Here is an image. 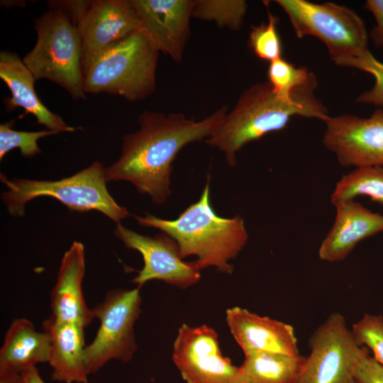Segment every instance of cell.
I'll return each mask as SVG.
<instances>
[{"instance_id": "30bf717a", "label": "cell", "mask_w": 383, "mask_h": 383, "mask_svg": "<svg viewBox=\"0 0 383 383\" xmlns=\"http://www.w3.org/2000/svg\"><path fill=\"white\" fill-rule=\"evenodd\" d=\"M172 357L186 383H243L239 367L223 355L217 332L206 324H182Z\"/></svg>"}, {"instance_id": "7402d4cb", "label": "cell", "mask_w": 383, "mask_h": 383, "mask_svg": "<svg viewBox=\"0 0 383 383\" xmlns=\"http://www.w3.org/2000/svg\"><path fill=\"white\" fill-rule=\"evenodd\" d=\"M358 196H367L383 206V166L356 167L344 174L335 185L331 202L335 205Z\"/></svg>"}, {"instance_id": "4dcf8cb0", "label": "cell", "mask_w": 383, "mask_h": 383, "mask_svg": "<svg viewBox=\"0 0 383 383\" xmlns=\"http://www.w3.org/2000/svg\"><path fill=\"white\" fill-rule=\"evenodd\" d=\"M365 7L376 20V26L370 33L371 38L377 46L383 48V0H368Z\"/></svg>"}, {"instance_id": "277c9868", "label": "cell", "mask_w": 383, "mask_h": 383, "mask_svg": "<svg viewBox=\"0 0 383 383\" xmlns=\"http://www.w3.org/2000/svg\"><path fill=\"white\" fill-rule=\"evenodd\" d=\"M104 169L101 162L96 161L70 177L55 181L9 179L1 173L0 180L7 187L1 195V199L9 214L16 217L25 214L26 205L30 201L49 196L57 199L70 211L95 210L118 224L130 213L109 194Z\"/></svg>"}, {"instance_id": "ba28073f", "label": "cell", "mask_w": 383, "mask_h": 383, "mask_svg": "<svg viewBox=\"0 0 383 383\" xmlns=\"http://www.w3.org/2000/svg\"><path fill=\"white\" fill-rule=\"evenodd\" d=\"M140 287L110 290L92 309L99 327L85 349L89 374L97 372L111 360L125 363L133 357L138 349L134 326L141 313Z\"/></svg>"}, {"instance_id": "4316f807", "label": "cell", "mask_w": 383, "mask_h": 383, "mask_svg": "<svg viewBox=\"0 0 383 383\" xmlns=\"http://www.w3.org/2000/svg\"><path fill=\"white\" fill-rule=\"evenodd\" d=\"M350 329L357 343L367 348L373 358L383 366L382 316L365 313Z\"/></svg>"}, {"instance_id": "ac0fdd59", "label": "cell", "mask_w": 383, "mask_h": 383, "mask_svg": "<svg viewBox=\"0 0 383 383\" xmlns=\"http://www.w3.org/2000/svg\"><path fill=\"white\" fill-rule=\"evenodd\" d=\"M0 78L11 94L10 98L4 100L6 111L21 107L25 111L21 117L30 113L35 117L38 124L48 130L61 133L75 131V128L68 126L60 116L40 101L34 89L37 80L17 53L4 50L0 52Z\"/></svg>"}, {"instance_id": "e0dca14e", "label": "cell", "mask_w": 383, "mask_h": 383, "mask_svg": "<svg viewBox=\"0 0 383 383\" xmlns=\"http://www.w3.org/2000/svg\"><path fill=\"white\" fill-rule=\"evenodd\" d=\"M334 206V223L318 252L319 258L328 262L343 260L360 241L383 231V215L354 199Z\"/></svg>"}, {"instance_id": "9c48e42d", "label": "cell", "mask_w": 383, "mask_h": 383, "mask_svg": "<svg viewBox=\"0 0 383 383\" xmlns=\"http://www.w3.org/2000/svg\"><path fill=\"white\" fill-rule=\"evenodd\" d=\"M299 383H355L354 371L368 350L355 340L345 317L331 313L312 334Z\"/></svg>"}, {"instance_id": "cb8c5ba5", "label": "cell", "mask_w": 383, "mask_h": 383, "mask_svg": "<svg viewBox=\"0 0 383 383\" xmlns=\"http://www.w3.org/2000/svg\"><path fill=\"white\" fill-rule=\"evenodd\" d=\"M267 74L273 91L287 101L292 100L297 89L314 75L306 67H296L282 57L270 62Z\"/></svg>"}, {"instance_id": "484cf974", "label": "cell", "mask_w": 383, "mask_h": 383, "mask_svg": "<svg viewBox=\"0 0 383 383\" xmlns=\"http://www.w3.org/2000/svg\"><path fill=\"white\" fill-rule=\"evenodd\" d=\"M265 3L267 4L268 21L251 26L248 44L256 56L270 62L282 57V46L277 29L279 19L270 12L267 1Z\"/></svg>"}, {"instance_id": "9a60e30c", "label": "cell", "mask_w": 383, "mask_h": 383, "mask_svg": "<svg viewBox=\"0 0 383 383\" xmlns=\"http://www.w3.org/2000/svg\"><path fill=\"white\" fill-rule=\"evenodd\" d=\"M226 321L245 355L261 353L300 354L295 331L290 324L239 306L226 310Z\"/></svg>"}, {"instance_id": "44dd1931", "label": "cell", "mask_w": 383, "mask_h": 383, "mask_svg": "<svg viewBox=\"0 0 383 383\" xmlns=\"http://www.w3.org/2000/svg\"><path fill=\"white\" fill-rule=\"evenodd\" d=\"M306 357L261 353L245 355L238 367L243 383H299Z\"/></svg>"}, {"instance_id": "5bb4252c", "label": "cell", "mask_w": 383, "mask_h": 383, "mask_svg": "<svg viewBox=\"0 0 383 383\" xmlns=\"http://www.w3.org/2000/svg\"><path fill=\"white\" fill-rule=\"evenodd\" d=\"M157 50L179 63L190 38L192 0H130Z\"/></svg>"}, {"instance_id": "6da1fadb", "label": "cell", "mask_w": 383, "mask_h": 383, "mask_svg": "<svg viewBox=\"0 0 383 383\" xmlns=\"http://www.w3.org/2000/svg\"><path fill=\"white\" fill-rule=\"evenodd\" d=\"M228 113L223 106L200 121L180 113L144 111L138 118L139 128L123 136L118 159L104 169L106 182L127 181L138 193L157 204L171 195L172 162L190 143L211 137Z\"/></svg>"}, {"instance_id": "f1b7e54d", "label": "cell", "mask_w": 383, "mask_h": 383, "mask_svg": "<svg viewBox=\"0 0 383 383\" xmlns=\"http://www.w3.org/2000/svg\"><path fill=\"white\" fill-rule=\"evenodd\" d=\"M355 383H383V366L370 355L369 350L357 362L354 371Z\"/></svg>"}, {"instance_id": "8992f818", "label": "cell", "mask_w": 383, "mask_h": 383, "mask_svg": "<svg viewBox=\"0 0 383 383\" xmlns=\"http://www.w3.org/2000/svg\"><path fill=\"white\" fill-rule=\"evenodd\" d=\"M33 48L23 58L36 80L46 79L74 99H85L82 43L77 28L62 11L50 9L35 21Z\"/></svg>"}, {"instance_id": "f546056e", "label": "cell", "mask_w": 383, "mask_h": 383, "mask_svg": "<svg viewBox=\"0 0 383 383\" xmlns=\"http://www.w3.org/2000/svg\"><path fill=\"white\" fill-rule=\"evenodd\" d=\"M49 9H57L67 16L77 27L78 23L89 10L91 1L89 0H55L47 2Z\"/></svg>"}, {"instance_id": "4fadbf2b", "label": "cell", "mask_w": 383, "mask_h": 383, "mask_svg": "<svg viewBox=\"0 0 383 383\" xmlns=\"http://www.w3.org/2000/svg\"><path fill=\"white\" fill-rule=\"evenodd\" d=\"M114 234L128 249L137 250L143 256V267L132 280L138 286L157 279L185 289L200 280V270L193 262L183 260L177 243L167 234L143 235L121 223L116 225Z\"/></svg>"}, {"instance_id": "3957f363", "label": "cell", "mask_w": 383, "mask_h": 383, "mask_svg": "<svg viewBox=\"0 0 383 383\" xmlns=\"http://www.w3.org/2000/svg\"><path fill=\"white\" fill-rule=\"evenodd\" d=\"M210 175L199 199L188 206L174 220L150 214L134 215L140 226L157 228L177 244L182 259L196 256L192 261L200 271L209 267L227 274L233 272L230 261L242 251L248 240L244 220L218 216L210 202Z\"/></svg>"}, {"instance_id": "7c38bea8", "label": "cell", "mask_w": 383, "mask_h": 383, "mask_svg": "<svg viewBox=\"0 0 383 383\" xmlns=\"http://www.w3.org/2000/svg\"><path fill=\"white\" fill-rule=\"evenodd\" d=\"M77 28L84 77L98 58L141 30L142 24L130 0H91Z\"/></svg>"}, {"instance_id": "603a6c76", "label": "cell", "mask_w": 383, "mask_h": 383, "mask_svg": "<svg viewBox=\"0 0 383 383\" xmlns=\"http://www.w3.org/2000/svg\"><path fill=\"white\" fill-rule=\"evenodd\" d=\"M248 4L244 0L194 1L192 17L213 21L218 27L238 30L243 26Z\"/></svg>"}, {"instance_id": "5b68a950", "label": "cell", "mask_w": 383, "mask_h": 383, "mask_svg": "<svg viewBox=\"0 0 383 383\" xmlns=\"http://www.w3.org/2000/svg\"><path fill=\"white\" fill-rule=\"evenodd\" d=\"M159 51L143 29L105 52L84 77L86 94L120 96L133 102L156 88Z\"/></svg>"}, {"instance_id": "7a4b0ae2", "label": "cell", "mask_w": 383, "mask_h": 383, "mask_svg": "<svg viewBox=\"0 0 383 383\" xmlns=\"http://www.w3.org/2000/svg\"><path fill=\"white\" fill-rule=\"evenodd\" d=\"M317 79L313 75L299 87L292 100L279 97L267 82H257L239 97L218 130L205 143L218 148L231 167L236 165V153L247 143L284 129L294 116L315 118L325 122L327 108L316 97Z\"/></svg>"}, {"instance_id": "52a82bcc", "label": "cell", "mask_w": 383, "mask_h": 383, "mask_svg": "<svg viewBox=\"0 0 383 383\" xmlns=\"http://www.w3.org/2000/svg\"><path fill=\"white\" fill-rule=\"evenodd\" d=\"M299 38L311 35L326 46L332 60L344 67L369 51L365 24L353 10L332 2L277 0Z\"/></svg>"}, {"instance_id": "d6a6232c", "label": "cell", "mask_w": 383, "mask_h": 383, "mask_svg": "<svg viewBox=\"0 0 383 383\" xmlns=\"http://www.w3.org/2000/svg\"><path fill=\"white\" fill-rule=\"evenodd\" d=\"M0 383H23L21 372L0 371Z\"/></svg>"}, {"instance_id": "ffe728a7", "label": "cell", "mask_w": 383, "mask_h": 383, "mask_svg": "<svg viewBox=\"0 0 383 383\" xmlns=\"http://www.w3.org/2000/svg\"><path fill=\"white\" fill-rule=\"evenodd\" d=\"M50 338L38 331L33 323L18 318L9 326L0 349V371L22 372L38 364L48 362Z\"/></svg>"}, {"instance_id": "83f0119b", "label": "cell", "mask_w": 383, "mask_h": 383, "mask_svg": "<svg viewBox=\"0 0 383 383\" xmlns=\"http://www.w3.org/2000/svg\"><path fill=\"white\" fill-rule=\"evenodd\" d=\"M344 67H354L366 72L374 78L373 87L361 94L356 101L383 106V63L377 60L369 50L360 57L349 60Z\"/></svg>"}, {"instance_id": "d6986e66", "label": "cell", "mask_w": 383, "mask_h": 383, "mask_svg": "<svg viewBox=\"0 0 383 383\" xmlns=\"http://www.w3.org/2000/svg\"><path fill=\"white\" fill-rule=\"evenodd\" d=\"M43 330L50 338L48 363L52 370V379L63 383H89L84 328L50 316L43 321Z\"/></svg>"}, {"instance_id": "1f68e13d", "label": "cell", "mask_w": 383, "mask_h": 383, "mask_svg": "<svg viewBox=\"0 0 383 383\" xmlns=\"http://www.w3.org/2000/svg\"><path fill=\"white\" fill-rule=\"evenodd\" d=\"M23 383H45L36 367H31L21 372Z\"/></svg>"}, {"instance_id": "8fae6325", "label": "cell", "mask_w": 383, "mask_h": 383, "mask_svg": "<svg viewBox=\"0 0 383 383\" xmlns=\"http://www.w3.org/2000/svg\"><path fill=\"white\" fill-rule=\"evenodd\" d=\"M324 146L343 167L383 166V109L368 118L351 114L329 116L324 122Z\"/></svg>"}, {"instance_id": "d4e9b609", "label": "cell", "mask_w": 383, "mask_h": 383, "mask_svg": "<svg viewBox=\"0 0 383 383\" xmlns=\"http://www.w3.org/2000/svg\"><path fill=\"white\" fill-rule=\"evenodd\" d=\"M15 120L0 125V160L14 148H18L24 157H32L41 153L38 141L50 135L59 134L60 131L43 130L39 131H19L12 128Z\"/></svg>"}, {"instance_id": "2e32d148", "label": "cell", "mask_w": 383, "mask_h": 383, "mask_svg": "<svg viewBox=\"0 0 383 383\" xmlns=\"http://www.w3.org/2000/svg\"><path fill=\"white\" fill-rule=\"evenodd\" d=\"M84 247L82 243L74 241L61 260L57 280L50 292V307L51 316L55 320L85 328L94 317L84 297Z\"/></svg>"}]
</instances>
